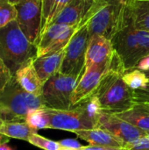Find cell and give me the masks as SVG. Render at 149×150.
I'll use <instances>...</instances> for the list:
<instances>
[{
  "label": "cell",
  "mask_w": 149,
  "mask_h": 150,
  "mask_svg": "<svg viewBox=\"0 0 149 150\" xmlns=\"http://www.w3.org/2000/svg\"><path fill=\"white\" fill-rule=\"evenodd\" d=\"M126 69L114 51L108 70L94 93L98 98L102 110L112 113H119L130 109L135 104L133 91L123 80Z\"/></svg>",
  "instance_id": "6da1fadb"
},
{
  "label": "cell",
  "mask_w": 149,
  "mask_h": 150,
  "mask_svg": "<svg viewBox=\"0 0 149 150\" xmlns=\"http://www.w3.org/2000/svg\"><path fill=\"white\" fill-rule=\"evenodd\" d=\"M127 21L126 0H94L81 23L87 25L90 36L101 35L112 40Z\"/></svg>",
  "instance_id": "7a4b0ae2"
},
{
  "label": "cell",
  "mask_w": 149,
  "mask_h": 150,
  "mask_svg": "<svg viewBox=\"0 0 149 150\" xmlns=\"http://www.w3.org/2000/svg\"><path fill=\"white\" fill-rule=\"evenodd\" d=\"M36 55V46L25 37L16 19L0 29V57L12 76Z\"/></svg>",
  "instance_id": "3957f363"
},
{
  "label": "cell",
  "mask_w": 149,
  "mask_h": 150,
  "mask_svg": "<svg viewBox=\"0 0 149 150\" xmlns=\"http://www.w3.org/2000/svg\"><path fill=\"white\" fill-rule=\"evenodd\" d=\"M45 108L42 97L23 90L14 76L0 92V118L4 121H25L29 112Z\"/></svg>",
  "instance_id": "277c9868"
},
{
  "label": "cell",
  "mask_w": 149,
  "mask_h": 150,
  "mask_svg": "<svg viewBox=\"0 0 149 150\" xmlns=\"http://www.w3.org/2000/svg\"><path fill=\"white\" fill-rule=\"evenodd\" d=\"M126 71L136 69L149 55V32L135 28L129 21L111 40Z\"/></svg>",
  "instance_id": "5b68a950"
},
{
  "label": "cell",
  "mask_w": 149,
  "mask_h": 150,
  "mask_svg": "<svg viewBox=\"0 0 149 150\" xmlns=\"http://www.w3.org/2000/svg\"><path fill=\"white\" fill-rule=\"evenodd\" d=\"M78 79L61 72L52 76L43 85L41 97L47 108L68 110L73 107L72 98Z\"/></svg>",
  "instance_id": "8992f818"
},
{
  "label": "cell",
  "mask_w": 149,
  "mask_h": 150,
  "mask_svg": "<svg viewBox=\"0 0 149 150\" xmlns=\"http://www.w3.org/2000/svg\"><path fill=\"white\" fill-rule=\"evenodd\" d=\"M90 39V35L87 25H82L65 47L61 73L74 76L79 81L85 71L86 53Z\"/></svg>",
  "instance_id": "52a82bcc"
},
{
  "label": "cell",
  "mask_w": 149,
  "mask_h": 150,
  "mask_svg": "<svg viewBox=\"0 0 149 150\" xmlns=\"http://www.w3.org/2000/svg\"><path fill=\"white\" fill-rule=\"evenodd\" d=\"M83 24L68 25L64 24H51L40 33L36 45V57L58 52L64 49L70 41L73 35Z\"/></svg>",
  "instance_id": "ba28073f"
},
{
  "label": "cell",
  "mask_w": 149,
  "mask_h": 150,
  "mask_svg": "<svg viewBox=\"0 0 149 150\" xmlns=\"http://www.w3.org/2000/svg\"><path fill=\"white\" fill-rule=\"evenodd\" d=\"M16 20L25 37L35 46L41 33L42 0H22L15 5Z\"/></svg>",
  "instance_id": "9c48e42d"
},
{
  "label": "cell",
  "mask_w": 149,
  "mask_h": 150,
  "mask_svg": "<svg viewBox=\"0 0 149 150\" xmlns=\"http://www.w3.org/2000/svg\"><path fill=\"white\" fill-rule=\"evenodd\" d=\"M47 110L50 119V129L75 133L79 130L97 128V124L77 105H74L68 110H54L50 108H47Z\"/></svg>",
  "instance_id": "30bf717a"
},
{
  "label": "cell",
  "mask_w": 149,
  "mask_h": 150,
  "mask_svg": "<svg viewBox=\"0 0 149 150\" xmlns=\"http://www.w3.org/2000/svg\"><path fill=\"white\" fill-rule=\"evenodd\" d=\"M97 127L108 131L112 135L122 141L125 145L135 142L136 140L145 137L147 132H144L130 123L119 118L115 113L103 111Z\"/></svg>",
  "instance_id": "8fae6325"
},
{
  "label": "cell",
  "mask_w": 149,
  "mask_h": 150,
  "mask_svg": "<svg viewBox=\"0 0 149 150\" xmlns=\"http://www.w3.org/2000/svg\"><path fill=\"white\" fill-rule=\"evenodd\" d=\"M114 54V48L111 40L101 36H90L87 53L85 69L91 66L109 67Z\"/></svg>",
  "instance_id": "7c38bea8"
},
{
  "label": "cell",
  "mask_w": 149,
  "mask_h": 150,
  "mask_svg": "<svg viewBox=\"0 0 149 150\" xmlns=\"http://www.w3.org/2000/svg\"><path fill=\"white\" fill-rule=\"evenodd\" d=\"M108 69L109 67L102 66H91L85 69L73 93V106L96 92L103 76Z\"/></svg>",
  "instance_id": "4fadbf2b"
},
{
  "label": "cell",
  "mask_w": 149,
  "mask_h": 150,
  "mask_svg": "<svg viewBox=\"0 0 149 150\" xmlns=\"http://www.w3.org/2000/svg\"><path fill=\"white\" fill-rule=\"evenodd\" d=\"M93 3L94 0H71L51 24H64L68 25L80 24L87 15Z\"/></svg>",
  "instance_id": "5bb4252c"
},
{
  "label": "cell",
  "mask_w": 149,
  "mask_h": 150,
  "mask_svg": "<svg viewBox=\"0 0 149 150\" xmlns=\"http://www.w3.org/2000/svg\"><path fill=\"white\" fill-rule=\"evenodd\" d=\"M64 54L65 48L33 59V66L43 83H45L52 76L60 72Z\"/></svg>",
  "instance_id": "9a60e30c"
},
{
  "label": "cell",
  "mask_w": 149,
  "mask_h": 150,
  "mask_svg": "<svg viewBox=\"0 0 149 150\" xmlns=\"http://www.w3.org/2000/svg\"><path fill=\"white\" fill-rule=\"evenodd\" d=\"M18 84L25 91L35 96H41L44 83L40 79L33 66V59L25 63L14 75Z\"/></svg>",
  "instance_id": "2e32d148"
},
{
  "label": "cell",
  "mask_w": 149,
  "mask_h": 150,
  "mask_svg": "<svg viewBox=\"0 0 149 150\" xmlns=\"http://www.w3.org/2000/svg\"><path fill=\"white\" fill-rule=\"evenodd\" d=\"M74 134H76L80 139H83L85 142H89L90 145L118 149H124L126 146L122 141L112 135L111 133L98 127L87 130H79L76 131Z\"/></svg>",
  "instance_id": "e0dca14e"
},
{
  "label": "cell",
  "mask_w": 149,
  "mask_h": 150,
  "mask_svg": "<svg viewBox=\"0 0 149 150\" xmlns=\"http://www.w3.org/2000/svg\"><path fill=\"white\" fill-rule=\"evenodd\" d=\"M126 6L130 23L149 32V0H126Z\"/></svg>",
  "instance_id": "ac0fdd59"
},
{
  "label": "cell",
  "mask_w": 149,
  "mask_h": 150,
  "mask_svg": "<svg viewBox=\"0 0 149 150\" xmlns=\"http://www.w3.org/2000/svg\"><path fill=\"white\" fill-rule=\"evenodd\" d=\"M119 118L136 127L137 128L149 132V105L135 103L127 111L115 113Z\"/></svg>",
  "instance_id": "d6986e66"
},
{
  "label": "cell",
  "mask_w": 149,
  "mask_h": 150,
  "mask_svg": "<svg viewBox=\"0 0 149 150\" xmlns=\"http://www.w3.org/2000/svg\"><path fill=\"white\" fill-rule=\"evenodd\" d=\"M35 131L25 121H4L0 126V134L8 138L19 139L28 142L29 137Z\"/></svg>",
  "instance_id": "ffe728a7"
},
{
  "label": "cell",
  "mask_w": 149,
  "mask_h": 150,
  "mask_svg": "<svg viewBox=\"0 0 149 150\" xmlns=\"http://www.w3.org/2000/svg\"><path fill=\"white\" fill-rule=\"evenodd\" d=\"M25 122L35 132L40 129H50V119L47 108L29 112Z\"/></svg>",
  "instance_id": "44dd1931"
},
{
  "label": "cell",
  "mask_w": 149,
  "mask_h": 150,
  "mask_svg": "<svg viewBox=\"0 0 149 150\" xmlns=\"http://www.w3.org/2000/svg\"><path fill=\"white\" fill-rule=\"evenodd\" d=\"M123 80L131 90L137 91L144 88L148 84L149 78L144 71L139 69H133L123 74Z\"/></svg>",
  "instance_id": "7402d4cb"
},
{
  "label": "cell",
  "mask_w": 149,
  "mask_h": 150,
  "mask_svg": "<svg viewBox=\"0 0 149 150\" xmlns=\"http://www.w3.org/2000/svg\"><path fill=\"white\" fill-rule=\"evenodd\" d=\"M17 18L15 5L9 0H0V29Z\"/></svg>",
  "instance_id": "603a6c76"
},
{
  "label": "cell",
  "mask_w": 149,
  "mask_h": 150,
  "mask_svg": "<svg viewBox=\"0 0 149 150\" xmlns=\"http://www.w3.org/2000/svg\"><path fill=\"white\" fill-rule=\"evenodd\" d=\"M28 142L43 150H59V149L61 148L59 142H54L47 139L38 134L37 132H34L31 134V136L28 139Z\"/></svg>",
  "instance_id": "cb8c5ba5"
},
{
  "label": "cell",
  "mask_w": 149,
  "mask_h": 150,
  "mask_svg": "<svg viewBox=\"0 0 149 150\" xmlns=\"http://www.w3.org/2000/svg\"><path fill=\"white\" fill-rule=\"evenodd\" d=\"M71 0H53L51 4H50V8H49V13L47 18V21L43 26V28L41 29V32L47 27L48 26L53 20L62 11V10L68 4V3Z\"/></svg>",
  "instance_id": "d4e9b609"
},
{
  "label": "cell",
  "mask_w": 149,
  "mask_h": 150,
  "mask_svg": "<svg viewBox=\"0 0 149 150\" xmlns=\"http://www.w3.org/2000/svg\"><path fill=\"white\" fill-rule=\"evenodd\" d=\"M12 77V74L11 73V71L9 70V69L6 67V65L0 57V92L9 83Z\"/></svg>",
  "instance_id": "484cf974"
},
{
  "label": "cell",
  "mask_w": 149,
  "mask_h": 150,
  "mask_svg": "<svg viewBox=\"0 0 149 150\" xmlns=\"http://www.w3.org/2000/svg\"><path fill=\"white\" fill-rule=\"evenodd\" d=\"M125 150H149V139L146 136L136 140L133 142L126 144Z\"/></svg>",
  "instance_id": "4316f807"
},
{
  "label": "cell",
  "mask_w": 149,
  "mask_h": 150,
  "mask_svg": "<svg viewBox=\"0 0 149 150\" xmlns=\"http://www.w3.org/2000/svg\"><path fill=\"white\" fill-rule=\"evenodd\" d=\"M133 97L135 103L149 104V81L144 88L133 91Z\"/></svg>",
  "instance_id": "83f0119b"
},
{
  "label": "cell",
  "mask_w": 149,
  "mask_h": 150,
  "mask_svg": "<svg viewBox=\"0 0 149 150\" xmlns=\"http://www.w3.org/2000/svg\"><path fill=\"white\" fill-rule=\"evenodd\" d=\"M59 143L61 145V147H64V148H69V149H82L83 146L76 140L74 139H65V140H61L59 141Z\"/></svg>",
  "instance_id": "f1b7e54d"
},
{
  "label": "cell",
  "mask_w": 149,
  "mask_h": 150,
  "mask_svg": "<svg viewBox=\"0 0 149 150\" xmlns=\"http://www.w3.org/2000/svg\"><path fill=\"white\" fill-rule=\"evenodd\" d=\"M52 1L53 0H42V26H41V29L43 28V26L47 21V16L49 13L50 4H51Z\"/></svg>",
  "instance_id": "f546056e"
},
{
  "label": "cell",
  "mask_w": 149,
  "mask_h": 150,
  "mask_svg": "<svg viewBox=\"0 0 149 150\" xmlns=\"http://www.w3.org/2000/svg\"><path fill=\"white\" fill-rule=\"evenodd\" d=\"M81 149L82 150H125L124 149L111 148V147H102V146H95V145L83 146Z\"/></svg>",
  "instance_id": "4dcf8cb0"
},
{
  "label": "cell",
  "mask_w": 149,
  "mask_h": 150,
  "mask_svg": "<svg viewBox=\"0 0 149 150\" xmlns=\"http://www.w3.org/2000/svg\"><path fill=\"white\" fill-rule=\"evenodd\" d=\"M2 121H3V120L0 118V126H1V123H2ZM9 140H10V138H8V137H5V136H4L3 134H0V144H3V143H7V142H9Z\"/></svg>",
  "instance_id": "1f68e13d"
},
{
  "label": "cell",
  "mask_w": 149,
  "mask_h": 150,
  "mask_svg": "<svg viewBox=\"0 0 149 150\" xmlns=\"http://www.w3.org/2000/svg\"><path fill=\"white\" fill-rule=\"evenodd\" d=\"M0 150H14L13 148L10 147L9 145H7V143H3L0 144Z\"/></svg>",
  "instance_id": "d6a6232c"
},
{
  "label": "cell",
  "mask_w": 149,
  "mask_h": 150,
  "mask_svg": "<svg viewBox=\"0 0 149 150\" xmlns=\"http://www.w3.org/2000/svg\"><path fill=\"white\" fill-rule=\"evenodd\" d=\"M9 1H10V3L12 4L13 5H16V4H18L19 2H21L22 0H9Z\"/></svg>",
  "instance_id": "836d02e7"
},
{
  "label": "cell",
  "mask_w": 149,
  "mask_h": 150,
  "mask_svg": "<svg viewBox=\"0 0 149 150\" xmlns=\"http://www.w3.org/2000/svg\"><path fill=\"white\" fill-rule=\"evenodd\" d=\"M59 150H82L81 149H69V148H64V147H61Z\"/></svg>",
  "instance_id": "e575fe53"
},
{
  "label": "cell",
  "mask_w": 149,
  "mask_h": 150,
  "mask_svg": "<svg viewBox=\"0 0 149 150\" xmlns=\"http://www.w3.org/2000/svg\"><path fill=\"white\" fill-rule=\"evenodd\" d=\"M144 72H145V74L147 75V76H148V78H149V70H147V71H144Z\"/></svg>",
  "instance_id": "d590c367"
},
{
  "label": "cell",
  "mask_w": 149,
  "mask_h": 150,
  "mask_svg": "<svg viewBox=\"0 0 149 150\" xmlns=\"http://www.w3.org/2000/svg\"><path fill=\"white\" fill-rule=\"evenodd\" d=\"M146 137L149 139V132H147V134H146Z\"/></svg>",
  "instance_id": "8d00e7d4"
},
{
  "label": "cell",
  "mask_w": 149,
  "mask_h": 150,
  "mask_svg": "<svg viewBox=\"0 0 149 150\" xmlns=\"http://www.w3.org/2000/svg\"><path fill=\"white\" fill-rule=\"evenodd\" d=\"M148 105H149V104H148Z\"/></svg>",
  "instance_id": "74e56055"
}]
</instances>
